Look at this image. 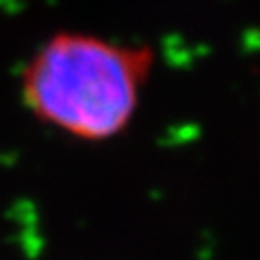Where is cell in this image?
I'll return each instance as SVG.
<instances>
[{"mask_svg":"<svg viewBox=\"0 0 260 260\" xmlns=\"http://www.w3.org/2000/svg\"><path fill=\"white\" fill-rule=\"evenodd\" d=\"M154 61L150 46L87 30H56L24 61L20 102L54 133L107 143L133 126Z\"/></svg>","mask_w":260,"mask_h":260,"instance_id":"obj_1","label":"cell"}]
</instances>
